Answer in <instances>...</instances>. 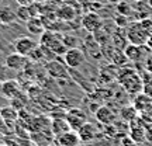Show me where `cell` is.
I'll return each instance as SVG.
<instances>
[{
    "label": "cell",
    "mask_w": 152,
    "mask_h": 146,
    "mask_svg": "<svg viewBox=\"0 0 152 146\" xmlns=\"http://www.w3.org/2000/svg\"><path fill=\"white\" fill-rule=\"evenodd\" d=\"M118 81L120 84L125 89V92L130 94H140L144 89V81L140 77V75L132 69H121L118 73Z\"/></svg>",
    "instance_id": "6da1fadb"
},
{
    "label": "cell",
    "mask_w": 152,
    "mask_h": 146,
    "mask_svg": "<svg viewBox=\"0 0 152 146\" xmlns=\"http://www.w3.org/2000/svg\"><path fill=\"white\" fill-rule=\"evenodd\" d=\"M149 35H151V33L142 25L141 21L132 23L130 27H128V30H127L128 42L134 44V45H145Z\"/></svg>",
    "instance_id": "7a4b0ae2"
},
{
    "label": "cell",
    "mask_w": 152,
    "mask_h": 146,
    "mask_svg": "<svg viewBox=\"0 0 152 146\" xmlns=\"http://www.w3.org/2000/svg\"><path fill=\"white\" fill-rule=\"evenodd\" d=\"M41 45L48 46L55 55H64L68 51L62 37L55 33H51V31H45L41 35Z\"/></svg>",
    "instance_id": "3957f363"
},
{
    "label": "cell",
    "mask_w": 152,
    "mask_h": 146,
    "mask_svg": "<svg viewBox=\"0 0 152 146\" xmlns=\"http://www.w3.org/2000/svg\"><path fill=\"white\" fill-rule=\"evenodd\" d=\"M38 45H39V44H38L35 39H33V38L20 37L13 42V48H14V52H17V54H20V55H24V56L28 58V56L38 48Z\"/></svg>",
    "instance_id": "277c9868"
},
{
    "label": "cell",
    "mask_w": 152,
    "mask_h": 146,
    "mask_svg": "<svg viewBox=\"0 0 152 146\" xmlns=\"http://www.w3.org/2000/svg\"><path fill=\"white\" fill-rule=\"evenodd\" d=\"M65 119H66V122L69 124L72 131H79L87 122L86 113L80 108H71L66 113Z\"/></svg>",
    "instance_id": "5b68a950"
},
{
    "label": "cell",
    "mask_w": 152,
    "mask_h": 146,
    "mask_svg": "<svg viewBox=\"0 0 152 146\" xmlns=\"http://www.w3.org/2000/svg\"><path fill=\"white\" fill-rule=\"evenodd\" d=\"M86 56L83 54V51L77 48H68L65 54H64V60H65V65L71 69H77L85 63Z\"/></svg>",
    "instance_id": "8992f818"
},
{
    "label": "cell",
    "mask_w": 152,
    "mask_h": 146,
    "mask_svg": "<svg viewBox=\"0 0 152 146\" xmlns=\"http://www.w3.org/2000/svg\"><path fill=\"white\" fill-rule=\"evenodd\" d=\"M145 124L147 122L141 117L135 118L130 124V138L135 142L137 145L147 141V136H145Z\"/></svg>",
    "instance_id": "52a82bcc"
},
{
    "label": "cell",
    "mask_w": 152,
    "mask_h": 146,
    "mask_svg": "<svg viewBox=\"0 0 152 146\" xmlns=\"http://www.w3.org/2000/svg\"><path fill=\"white\" fill-rule=\"evenodd\" d=\"M82 27L85 28L89 33H96L100 28L103 27V20L102 17L99 16L97 13L94 11H90V13H86L85 16L82 17Z\"/></svg>",
    "instance_id": "ba28073f"
},
{
    "label": "cell",
    "mask_w": 152,
    "mask_h": 146,
    "mask_svg": "<svg viewBox=\"0 0 152 146\" xmlns=\"http://www.w3.org/2000/svg\"><path fill=\"white\" fill-rule=\"evenodd\" d=\"M28 62H30V59L27 56L17 54V52H11L9 55L7 60H6V65L9 66L10 69H13L14 72H18V70H24L26 66L28 65Z\"/></svg>",
    "instance_id": "9c48e42d"
},
{
    "label": "cell",
    "mask_w": 152,
    "mask_h": 146,
    "mask_svg": "<svg viewBox=\"0 0 152 146\" xmlns=\"http://www.w3.org/2000/svg\"><path fill=\"white\" fill-rule=\"evenodd\" d=\"M94 117L97 119V122H100L102 125H113L115 118H117V115L114 114V111L110 107L107 105H102V107H99L96 110V113H94Z\"/></svg>",
    "instance_id": "30bf717a"
},
{
    "label": "cell",
    "mask_w": 152,
    "mask_h": 146,
    "mask_svg": "<svg viewBox=\"0 0 152 146\" xmlns=\"http://www.w3.org/2000/svg\"><path fill=\"white\" fill-rule=\"evenodd\" d=\"M45 70L48 73L51 77H54V79H62V77H65L68 75V69H66V66L59 62V60H49L47 62V65H45Z\"/></svg>",
    "instance_id": "8fae6325"
},
{
    "label": "cell",
    "mask_w": 152,
    "mask_h": 146,
    "mask_svg": "<svg viewBox=\"0 0 152 146\" xmlns=\"http://www.w3.org/2000/svg\"><path fill=\"white\" fill-rule=\"evenodd\" d=\"M56 143L59 146H80L82 141L77 131H66L62 135L56 136Z\"/></svg>",
    "instance_id": "7c38bea8"
},
{
    "label": "cell",
    "mask_w": 152,
    "mask_h": 146,
    "mask_svg": "<svg viewBox=\"0 0 152 146\" xmlns=\"http://www.w3.org/2000/svg\"><path fill=\"white\" fill-rule=\"evenodd\" d=\"M97 126L94 124H92V122H89L87 121L86 124L82 126L80 129L77 131V134H79V136H80V141L82 142H92L96 136H97Z\"/></svg>",
    "instance_id": "4fadbf2b"
},
{
    "label": "cell",
    "mask_w": 152,
    "mask_h": 146,
    "mask_svg": "<svg viewBox=\"0 0 152 146\" xmlns=\"http://www.w3.org/2000/svg\"><path fill=\"white\" fill-rule=\"evenodd\" d=\"M144 46L145 45H134V44H128L124 48V54L127 59L131 62H140L144 56Z\"/></svg>",
    "instance_id": "5bb4252c"
},
{
    "label": "cell",
    "mask_w": 152,
    "mask_h": 146,
    "mask_svg": "<svg viewBox=\"0 0 152 146\" xmlns=\"http://www.w3.org/2000/svg\"><path fill=\"white\" fill-rule=\"evenodd\" d=\"M1 94L6 98H14L20 94V84L16 80H7L4 83H1Z\"/></svg>",
    "instance_id": "9a60e30c"
},
{
    "label": "cell",
    "mask_w": 152,
    "mask_h": 146,
    "mask_svg": "<svg viewBox=\"0 0 152 146\" xmlns=\"http://www.w3.org/2000/svg\"><path fill=\"white\" fill-rule=\"evenodd\" d=\"M17 20V13L16 10H13L10 6H1L0 7V23L1 24H11Z\"/></svg>",
    "instance_id": "2e32d148"
},
{
    "label": "cell",
    "mask_w": 152,
    "mask_h": 146,
    "mask_svg": "<svg viewBox=\"0 0 152 146\" xmlns=\"http://www.w3.org/2000/svg\"><path fill=\"white\" fill-rule=\"evenodd\" d=\"M69 129H71V126L66 122L65 118H54L52 122H51V131H52V134L55 136L62 135L64 132H66Z\"/></svg>",
    "instance_id": "e0dca14e"
},
{
    "label": "cell",
    "mask_w": 152,
    "mask_h": 146,
    "mask_svg": "<svg viewBox=\"0 0 152 146\" xmlns=\"http://www.w3.org/2000/svg\"><path fill=\"white\" fill-rule=\"evenodd\" d=\"M0 115H1V118L4 119L6 124L9 125H13V122H17V119H18V111L16 108H13L11 105L1 107L0 108Z\"/></svg>",
    "instance_id": "ac0fdd59"
},
{
    "label": "cell",
    "mask_w": 152,
    "mask_h": 146,
    "mask_svg": "<svg viewBox=\"0 0 152 146\" xmlns=\"http://www.w3.org/2000/svg\"><path fill=\"white\" fill-rule=\"evenodd\" d=\"M26 25H27V30L30 31L31 34L34 35H42L45 31V28H44V24L42 21L38 18V17H31L27 23H26Z\"/></svg>",
    "instance_id": "d6986e66"
},
{
    "label": "cell",
    "mask_w": 152,
    "mask_h": 146,
    "mask_svg": "<svg viewBox=\"0 0 152 146\" xmlns=\"http://www.w3.org/2000/svg\"><path fill=\"white\" fill-rule=\"evenodd\" d=\"M11 52H14L13 45L4 41V39H0V66L6 65V60H7Z\"/></svg>",
    "instance_id": "ffe728a7"
},
{
    "label": "cell",
    "mask_w": 152,
    "mask_h": 146,
    "mask_svg": "<svg viewBox=\"0 0 152 146\" xmlns=\"http://www.w3.org/2000/svg\"><path fill=\"white\" fill-rule=\"evenodd\" d=\"M17 76V72L10 69L7 65L0 66V83H4L7 80H14Z\"/></svg>",
    "instance_id": "44dd1931"
},
{
    "label": "cell",
    "mask_w": 152,
    "mask_h": 146,
    "mask_svg": "<svg viewBox=\"0 0 152 146\" xmlns=\"http://www.w3.org/2000/svg\"><path fill=\"white\" fill-rule=\"evenodd\" d=\"M121 118L127 121V122H132L135 118H138V111L135 110V107H125L121 110Z\"/></svg>",
    "instance_id": "7402d4cb"
},
{
    "label": "cell",
    "mask_w": 152,
    "mask_h": 146,
    "mask_svg": "<svg viewBox=\"0 0 152 146\" xmlns=\"http://www.w3.org/2000/svg\"><path fill=\"white\" fill-rule=\"evenodd\" d=\"M16 13H17V20H21L24 23H27L33 17L31 10H30V6H18Z\"/></svg>",
    "instance_id": "603a6c76"
},
{
    "label": "cell",
    "mask_w": 152,
    "mask_h": 146,
    "mask_svg": "<svg viewBox=\"0 0 152 146\" xmlns=\"http://www.w3.org/2000/svg\"><path fill=\"white\" fill-rule=\"evenodd\" d=\"M145 136H147V141L152 142V122L145 124Z\"/></svg>",
    "instance_id": "cb8c5ba5"
},
{
    "label": "cell",
    "mask_w": 152,
    "mask_h": 146,
    "mask_svg": "<svg viewBox=\"0 0 152 146\" xmlns=\"http://www.w3.org/2000/svg\"><path fill=\"white\" fill-rule=\"evenodd\" d=\"M128 18H127V17L125 16H123V17H117V18H115V23H117V25H118V27H125V25H128Z\"/></svg>",
    "instance_id": "d4e9b609"
},
{
    "label": "cell",
    "mask_w": 152,
    "mask_h": 146,
    "mask_svg": "<svg viewBox=\"0 0 152 146\" xmlns=\"http://www.w3.org/2000/svg\"><path fill=\"white\" fill-rule=\"evenodd\" d=\"M18 6H30L34 3V0H16Z\"/></svg>",
    "instance_id": "484cf974"
},
{
    "label": "cell",
    "mask_w": 152,
    "mask_h": 146,
    "mask_svg": "<svg viewBox=\"0 0 152 146\" xmlns=\"http://www.w3.org/2000/svg\"><path fill=\"white\" fill-rule=\"evenodd\" d=\"M145 65H147V69H148V70L152 72V55H151V56H149V58L147 59V62H145Z\"/></svg>",
    "instance_id": "4316f807"
},
{
    "label": "cell",
    "mask_w": 152,
    "mask_h": 146,
    "mask_svg": "<svg viewBox=\"0 0 152 146\" xmlns=\"http://www.w3.org/2000/svg\"><path fill=\"white\" fill-rule=\"evenodd\" d=\"M145 45L149 48V51H152V34L149 35V38H148V41H147V44H145Z\"/></svg>",
    "instance_id": "83f0119b"
},
{
    "label": "cell",
    "mask_w": 152,
    "mask_h": 146,
    "mask_svg": "<svg viewBox=\"0 0 152 146\" xmlns=\"http://www.w3.org/2000/svg\"><path fill=\"white\" fill-rule=\"evenodd\" d=\"M4 128H6V122H4V119L1 118V115H0V132L4 129Z\"/></svg>",
    "instance_id": "f1b7e54d"
},
{
    "label": "cell",
    "mask_w": 152,
    "mask_h": 146,
    "mask_svg": "<svg viewBox=\"0 0 152 146\" xmlns=\"http://www.w3.org/2000/svg\"><path fill=\"white\" fill-rule=\"evenodd\" d=\"M3 142H4V138H3L1 132H0V146H3Z\"/></svg>",
    "instance_id": "f546056e"
},
{
    "label": "cell",
    "mask_w": 152,
    "mask_h": 146,
    "mask_svg": "<svg viewBox=\"0 0 152 146\" xmlns=\"http://www.w3.org/2000/svg\"><path fill=\"white\" fill-rule=\"evenodd\" d=\"M147 1H148V4H149V7L152 9V0H147Z\"/></svg>",
    "instance_id": "4dcf8cb0"
},
{
    "label": "cell",
    "mask_w": 152,
    "mask_h": 146,
    "mask_svg": "<svg viewBox=\"0 0 152 146\" xmlns=\"http://www.w3.org/2000/svg\"><path fill=\"white\" fill-rule=\"evenodd\" d=\"M0 92H1V83H0Z\"/></svg>",
    "instance_id": "1f68e13d"
},
{
    "label": "cell",
    "mask_w": 152,
    "mask_h": 146,
    "mask_svg": "<svg viewBox=\"0 0 152 146\" xmlns=\"http://www.w3.org/2000/svg\"><path fill=\"white\" fill-rule=\"evenodd\" d=\"M151 34H152V33H151Z\"/></svg>",
    "instance_id": "d6a6232c"
}]
</instances>
